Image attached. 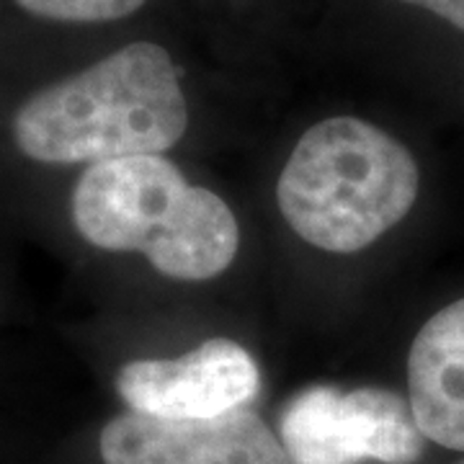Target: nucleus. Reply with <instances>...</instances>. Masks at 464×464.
Returning <instances> with one entry per match:
<instances>
[{
	"label": "nucleus",
	"instance_id": "1",
	"mask_svg": "<svg viewBox=\"0 0 464 464\" xmlns=\"http://www.w3.org/2000/svg\"><path fill=\"white\" fill-rule=\"evenodd\" d=\"M188 127L179 70L152 42H132L50 85L14 116L18 150L36 163H103L160 155Z\"/></svg>",
	"mask_w": 464,
	"mask_h": 464
},
{
	"label": "nucleus",
	"instance_id": "2",
	"mask_svg": "<svg viewBox=\"0 0 464 464\" xmlns=\"http://www.w3.org/2000/svg\"><path fill=\"white\" fill-rule=\"evenodd\" d=\"M72 222L91 246L142 253L163 276L181 282L219 276L240 246L230 207L191 186L163 155L85 168L72 191Z\"/></svg>",
	"mask_w": 464,
	"mask_h": 464
},
{
	"label": "nucleus",
	"instance_id": "3",
	"mask_svg": "<svg viewBox=\"0 0 464 464\" xmlns=\"http://www.w3.org/2000/svg\"><path fill=\"white\" fill-rule=\"evenodd\" d=\"M420 173L413 155L374 124L335 116L302 134L284 166L276 199L302 240L356 253L413 209Z\"/></svg>",
	"mask_w": 464,
	"mask_h": 464
},
{
	"label": "nucleus",
	"instance_id": "4",
	"mask_svg": "<svg viewBox=\"0 0 464 464\" xmlns=\"http://www.w3.org/2000/svg\"><path fill=\"white\" fill-rule=\"evenodd\" d=\"M279 441L292 464H413L423 454L411 405L377 387L299 392L284 408Z\"/></svg>",
	"mask_w": 464,
	"mask_h": 464
},
{
	"label": "nucleus",
	"instance_id": "5",
	"mask_svg": "<svg viewBox=\"0 0 464 464\" xmlns=\"http://www.w3.org/2000/svg\"><path fill=\"white\" fill-rule=\"evenodd\" d=\"M99 447L103 464H292L274 431L246 408L179 420L116 415Z\"/></svg>",
	"mask_w": 464,
	"mask_h": 464
},
{
	"label": "nucleus",
	"instance_id": "6",
	"mask_svg": "<svg viewBox=\"0 0 464 464\" xmlns=\"http://www.w3.org/2000/svg\"><path fill=\"white\" fill-rule=\"evenodd\" d=\"M261 374L246 348L212 338L181 359H142L121 366L116 390L132 413L155 418H215L246 408Z\"/></svg>",
	"mask_w": 464,
	"mask_h": 464
},
{
	"label": "nucleus",
	"instance_id": "7",
	"mask_svg": "<svg viewBox=\"0 0 464 464\" xmlns=\"http://www.w3.org/2000/svg\"><path fill=\"white\" fill-rule=\"evenodd\" d=\"M408 392L423 439L464 451V299L418 331L408 356Z\"/></svg>",
	"mask_w": 464,
	"mask_h": 464
},
{
	"label": "nucleus",
	"instance_id": "8",
	"mask_svg": "<svg viewBox=\"0 0 464 464\" xmlns=\"http://www.w3.org/2000/svg\"><path fill=\"white\" fill-rule=\"evenodd\" d=\"M24 11L50 21L67 24H99L116 21L142 8L145 0H16Z\"/></svg>",
	"mask_w": 464,
	"mask_h": 464
},
{
	"label": "nucleus",
	"instance_id": "9",
	"mask_svg": "<svg viewBox=\"0 0 464 464\" xmlns=\"http://www.w3.org/2000/svg\"><path fill=\"white\" fill-rule=\"evenodd\" d=\"M400 3H411L418 8H426L439 18L449 21L451 26L464 32V0H400Z\"/></svg>",
	"mask_w": 464,
	"mask_h": 464
}]
</instances>
